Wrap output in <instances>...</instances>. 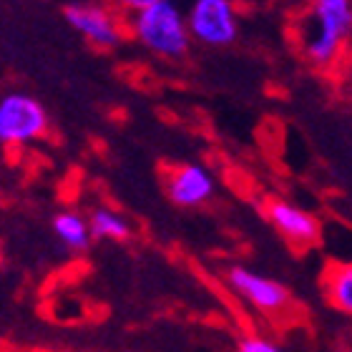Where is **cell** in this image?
<instances>
[{"mask_svg":"<svg viewBox=\"0 0 352 352\" xmlns=\"http://www.w3.org/2000/svg\"><path fill=\"white\" fill-rule=\"evenodd\" d=\"M227 285L236 297H242L264 315H277L289 305V292L282 282L257 274L247 267H232L227 272Z\"/></svg>","mask_w":352,"mask_h":352,"instance_id":"6","label":"cell"},{"mask_svg":"<svg viewBox=\"0 0 352 352\" xmlns=\"http://www.w3.org/2000/svg\"><path fill=\"white\" fill-rule=\"evenodd\" d=\"M191 41L204 48H227L239 38V13L234 0H189L184 10Z\"/></svg>","mask_w":352,"mask_h":352,"instance_id":"4","label":"cell"},{"mask_svg":"<svg viewBox=\"0 0 352 352\" xmlns=\"http://www.w3.org/2000/svg\"><path fill=\"white\" fill-rule=\"evenodd\" d=\"M236 352H285L277 342H272L267 338H259V335H247V338L239 340Z\"/></svg>","mask_w":352,"mask_h":352,"instance_id":"12","label":"cell"},{"mask_svg":"<svg viewBox=\"0 0 352 352\" xmlns=\"http://www.w3.org/2000/svg\"><path fill=\"white\" fill-rule=\"evenodd\" d=\"M164 186H166V197L182 209H194V206L206 204L217 191L214 174L199 162H186L169 169Z\"/></svg>","mask_w":352,"mask_h":352,"instance_id":"7","label":"cell"},{"mask_svg":"<svg viewBox=\"0 0 352 352\" xmlns=\"http://www.w3.org/2000/svg\"><path fill=\"white\" fill-rule=\"evenodd\" d=\"M53 234L58 236V242L71 252H86L94 242L88 219L78 212H58L53 217Z\"/></svg>","mask_w":352,"mask_h":352,"instance_id":"9","label":"cell"},{"mask_svg":"<svg viewBox=\"0 0 352 352\" xmlns=\"http://www.w3.org/2000/svg\"><path fill=\"white\" fill-rule=\"evenodd\" d=\"M324 297L332 307L352 317V262L335 264L330 272L324 274Z\"/></svg>","mask_w":352,"mask_h":352,"instance_id":"11","label":"cell"},{"mask_svg":"<svg viewBox=\"0 0 352 352\" xmlns=\"http://www.w3.org/2000/svg\"><path fill=\"white\" fill-rule=\"evenodd\" d=\"M63 18L78 36L103 51L118 48L126 38V21L106 3L74 0L63 8Z\"/></svg>","mask_w":352,"mask_h":352,"instance_id":"5","label":"cell"},{"mask_svg":"<svg viewBox=\"0 0 352 352\" xmlns=\"http://www.w3.org/2000/svg\"><path fill=\"white\" fill-rule=\"evenodd\" d=\"M88 229L94 239H106V242H126L133 232L131 221L109 206H98L88 214Z\"/></svg>","mask_w":352,"mask_h":352,"instance_id":"10","label":"cell"},{"mask_svg":"<svg viewBox=\"0 0 352 352\" xmlns=\"http://www.w3.org/2000/svg\"><path fill=\"white\" fill-rule=\"evenodd\" d=\"M347 86H350V94H352V66H350V76H347Z\"/></svg>","mask_w":352,"mask_h":352,"instance_id":"14","label":"cell"},{"mask_svg":"<svg viewBox=\"0 0 352 352\" xmlns=\"http://www.w3.org/2000/svg\"><path fill=\"white\" fill-rule=\"evenodd\" d=\"M267 219L294 247H312L320 242V221L315 214L287 199H272L267 204Z\"/></svg>","mask_w":352,"mask_h":352,"instance_id":"8","label":"cell"},{"mask_svg":"<svg viewBox=\"0 0 352 352\" xmlns=\"http://www.w3.org/2000/svg\"><path fill=\"white\" fill-rule=\"evenodd\" d=\"M126 33L151 56L164 60H182L194 43L182 6H176L174 0L129 13Z\"/></svg>","mask_w":352,"mask_h":352,"instance_id":"2","label":"cell"},{"mask_svg":"<svg viewBox=\"0 0 352 352\" xmlns=\"http://www.w3.org/2000/svg\"><path fill=\"white\" fill-rule=\"evenodd\" d=\"M312 8L300 25V43L317 68L335 66L352 36V0H309Z\"/></svg>","mask_w":352,"mask_h":352,"instance_id":"1","label":"cell"},{"mask_svg":"<svg viewBox=\"0 0 352 352\" xmlns=\"http://www.w3.org/2000/svg\"><path fill=\"white\" fill-rule=\"evenodd\" d=\"M116 8L126 10V13H136V10H144V8L159 6V3H166V0H113Z\"/></svg>","mask_w":352,"mask_h":352,"instance_id":"13","label":"cell"},{"mask_svg":"<svg viewBox=\"0 0 352 352\" xmlns=\"http://www.w3.org/2000/svg\"><path fill=\"white\" fill-rule=\"evenodd\" d=\"M51 118L36 96L25 91L0 94V146H25L43 139Z\"/></svg>","mask_w":352,"mask_h":352,"instance_id":"3","label":"cell"}]
</instances>
